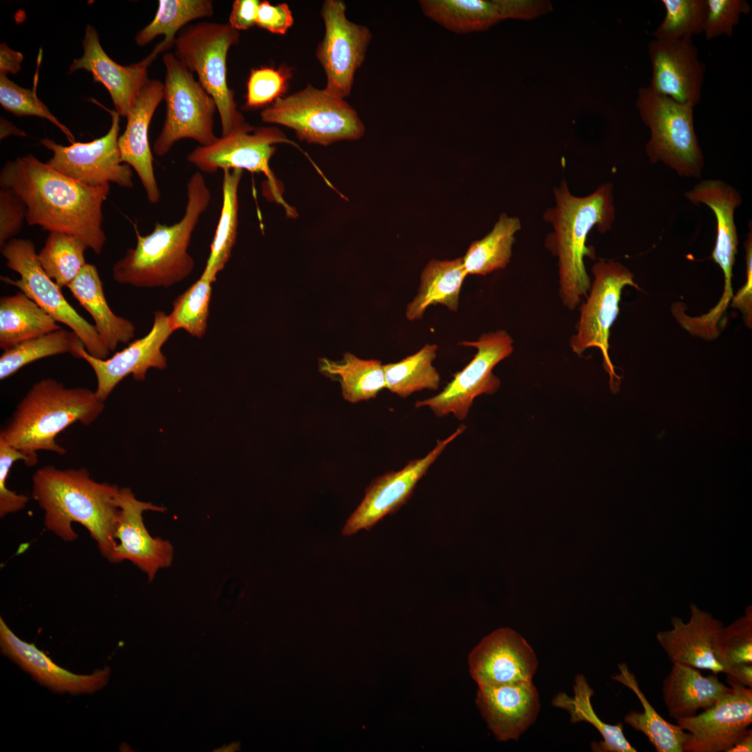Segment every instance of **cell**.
Masks as SVG:
<instances>
[{
	"label": "cell",
	"mask_w": 752,
	"mask_h": 752,
	"mask_svg": "<svg viewBox=\"0 0 752 752\" xmlns=\"http://www.w3.org/2000/svg\"><path fill=\"white\" fill-rule=\"evenodd\" d=\"M469 673L478 684L501 685L531 681L538 668L532 648L510 628H499L471 650Z\"/></svg>",
	"instance_id": "22"
},
{
	"label": "cell",
	"mask_w": 752,
	"mask_h": 752,
	"mask_svg": "<svg viewBox=\"0 0 752 752\" xmlns=\"http://www.w3.org/2000/svg\"><path fill=\"white\" fill-rule=\"evenodd\" d=\"M726 674L728 678L745 687L752 688V663L732 666Z\"/></svg>",
	"instance_id": "53"
},
{
	"label": "cell",
	"mask_w": 752,
	"mask_h": 752,
	"mask_svg": "<svg viewBox=\"0 0 752 752\" xmlns=\"http://www.w3.org/2000/svg\"><path fill=\"white\" fill-rule=\"evenodd\" d=\"M465 429L464 425H460L447 438L438 439L434 448L423 457L411 460L402 469L386 473L373 480L363 499L346 521L343 535L349 536L361 529L370 530L383 517L399 510L447 445Z\"/></svg>",
	"instance_id": "17"
},
{
	"label": "cell",
	"mask_w": 752,
	"mask_h": 752,
	"mask_svg": "<svg viewBox=\"0 0 752 752\" xmlns=\"http://www.w3.org/2000/svg\"><path fill=\"white\" fill-rule=\"evenodd\" d=\"M423 13L460 34L484 31L508 18L531 19L551 9L549 2L529 0H421Z\"/></svg>",
	"instance_id": "23"
},
{
	"label": "cell",
	"mask_w": 752,
	"mask_h": 752,
	"mask_svg": "<svg viewBox=\"0 0 752 752\" xmlns=\"http://www.w3.org/2000/svg\"><path fill=\"white\" fill-rule=\"evenodd\" d=\"M0 186L18 196L30 226L75 236L100 254L106 242L102 206L110 185L93 187L54 169L31 154L7 162Z\"/></svg>",
	"instance_id": "1"
},
{
	"label": "cell",
	"mask_w": 752,
	"mask_h": 752,
	"mask_svg": "<svg viewBox=\"0 0 752 752\" xmlns=\"http://www.w3.org/2000/svg\"><path fill=\"white\" fill-rule=\"evenodd\" d=\"M82 343L72 330L60 329L29 339L3 351L0 357V379L4 380L27 364L63 353L74 354Z\"/></svg>",
	"instance_id": "40"
},
{
	"label": "cell",
	"mask_w": 752,
	"mask_h": 752,
	"mask_svg": "<svg viewBox=\"0 0 752 752\" xmlns=\"http://www.w3.org/2000/svg\"><path fill=\"white\" fill-rule=\"evenodd\" d=\"M467 275L462 257L451 260H431L421 273L417 294L407 306L406 318L409 321L420 320L429 306L436 304L457 312L460 293Z\"/></svg>",
	"instance_id": "31"
},
{
	"label": "cell",
	"mask_w": 752,
	"mask_h": 752,
	"mask_svg": "<svg viewBox=\"0 0 752 752\" xmlns=\"http://www.w3.org/2000/svg\"><path fill=\"white\" fill-rule=\"evenodd\" d=\"M345 11L342 1L323 3L321 15L325 33L316 51L327 78L324 90L342 99L350 94L355 73L365 59L372 38L369 29L350 22Z\"/></svg>",
	"instance_id": "15"
},
{
	"label": "cell",
	"mask_w": 752,
	"mask_h": 752,
	"mask_svg": "<svg viewBox=\"0 0 752 752\" xmlns=\"http://www.w3.org/2000/svg\"><path fill=\"white\" fill-rule=\"evenodd\" d=\"M620 673L611 678L630 689L637 696L643 712L631 711L624 718L625 722L636 730L643 733L657 752H684L689 733L680 726L663 719L649 703L639 687L635 675L626 664L618 665Z\"/></svg>",
	"instance_id": "33"
},
{
	"label": "cell",
	"mask_w": 752,
	"mask_h": 752,
	"mask_svg": "<svg viewBox=\"0 0 752 752\" xmlns=\"http://www.w3.org/2000/svg\"><path fill=\"white\" fill-rule=\"evenodd\" d=\"M460 345L477 350L471 361L436 395L417 400L416 408L428 407L438 417L453 414L464 421L473 400L482 394H493L501 381L492 372L494 367L513 352V340L505 330L482 334L475 341H463Z\"/></svg>",
	"instance_id": "12"
},
{
	"label": "cell",
	"mask_w": 752,
	"mask_h": 752,
	"mask_svg": "<svg viewBox=\"0 0 752 752\" xmlns=\"http://www.w3.org/2000/svg\"><path fill=\"white\" fill-rule=\"evenodd\" d=\"M260 117L265 123L293 130L301 140L323 146L357 140L365 132L358 113L345 99L311 85L278 98L261 111Z\"/></svg>",
	"instance_id": "8"
},
{
	"label": "cell",
	"mask_w": 752,
	"mask_h": 752,
	"mask_svg": "<svg viewBox=\"0 0 752 752\" xmlns=\"http://www.w3.org/2000/svg\"><path fill=\"white\" fill-rule=\"evenodd\" d=\"M119 508L114 538L116 545L112 563L130 561L152 581L158 570L171 565L173 556L171 544L152 537L143 523L147 510L163 512V507L136 498L129 488H120L116 496Z\"/></svg>",
	"instance_id": "20"
},
{
	"label": "cell",
	"mask_w": 752,
	"mask_h": 752,
	"mask_svg": "<svg viewBox=\"0 0 752 752\" xmlns=\"http://www.w3.org/2000/svg\"><path fill=\"white\" fill-rule=\"evenodd\" d=\"M1 252L7 267L19 275L17 279L1 276V281L19 288L56 322L68 327L91 355L100 359L109 358L110 351L94 324L77 313L64 297L61 288L42 269L31 240L13 238L1 247Z\"/></svg>",
	"instance_id": "10"
},
{
	"label": "cell",
	"mask_w": 752,
	"mask_h": 752,
	"mask_svg": "<svg viewBox=\"0 0 752 752\" xmlns=\"http://www.w3.org/2000/svg\"><path fill=\"white\" fill-rule=\"evenodd\" d=\"M0 104L5 110L16 116H34L45 118L55 125L72 143L75 142L70 130L62 124L42 102L33 90L24 88L0 75Z\"/></svg>",
	"instance_id": "44"
},
{
	"label": "cell",
	"mask_w": 752,
	"mask_h": 752,
	"mask_svg": "<svg viewBox=\"0 0 752 752\" xmlns=\"http://www.w3.org/2000/svg\"><path fill=\"white\" fill-rule=\"evenodd\" d=\"M26 207L22 200L8 189L0 190V246L14 238L26 219Z\"/></svg>",
	"instance_id": "48"
},
{
	"label": "cell",
	"mask_w": 752,
	"mask_h": 752,
	"mask_svg": "<svg viewBox=\"0 0 752 752\" xmlns=\"http://www.w3.org/2000/svg\"><path fill=\"white\" fill-rule=\"evenodd\" d=\"M437 350L435 344H425L398 362L384 364L385 389L402 398L425 389L437 390L441 377L432 365Z\"/></svg>",
	"instance_id": "38"
},
{
	"label": "cell",
	"mask_w": 752,
	"mask_h": 752,
	"mask_svg": "<svg viewBox=\"0 0 752 752\" xmlns=\"http://www.w3.org/2000/svg\"><path fill=\"white\" fill-rule=\"evenodd\" d=\"M291 77L290 70L284 65L252 69L246 84L245 107L256 109L272 104L286 92Z\"/></svg>",
	"instance_id": "45"
},
{
	"label": "cell",
	"mask_w": 752,
	"mask_h": 752,
	"mask_svg": "<svg viewBox=\"0 0 752 752\" xmlns=\"http://www.w3.org/2000/svg\"><path fill=\"white\" fill-rule=\"evenodd\" d=\"M691 616L687 622L673 617V628L659 632L656 638L672 664H682L713 673L726 672L720 636L723 625L713 616L690 604Z\"/></svg>",
	"instance_id": "25"
},
{
	"label": "cell",
	"mask_w": 752,
	"mask_h": 752,
	"mask_svg": "<svg viewBox=\"0 0 752 752\" xmlns=\"http://www.w3.org/2000/svg\"><path fill=\"white\" fill-rule=\"evenodd\" d=\"M258 0H235L232 4L228 24L235 30H247L256 24Z\"/></svg>",
	"instance_id": "51"
},
{
	"label": "cell",
	"mask_w": 752,
	"mask_h": 752,
	"mask_svg": "<svg viewBox=\"0 0 752 752\" xmlns=\"http://www.w3.org/2000/svg\"><path fill=\"white\" fill-rule=\"evenodd\" d=\"M752 751V730L748 729L746 733L727 752Z\"/></svg>",
	"instance_id": "54"
},
{
	"label": "cell",
	"mask_w": 752,
	"mask_h": 752,
	"mask_svg": "<svg viewBox=\"0 0 752 752\" xmlns=\"http://www.w3.org/2000/svg\"><path fill=\"white\" fill-rule=\"evenodd\" d=\"M383 366L379 360L362 359L350 352L340 361H319L320 372L338 380L343 398L351 403L374 398L385 389Z\"/></svg>",
	"instance_id": "34"
},
{
	"label": "cell",
	"mask_w": 752,
	"mask_h": 752,
	"mask_svg": "<svg viewBox=\"0 0 752 752\" xmlns=\"http://www.w3.org/2000/svg\"><path fill=\"white\" fill-rule=\"evenodd\" d=\"M163 99L164 84L148 79L126 117L124 132L118 138L122 162L136 171L152 204L159 201L160 191L154 173L148 130L154 113Z\"/></svg>",
	"instance_id": "27"
},
{
	"label": "cell",
	"mask_w": 752,
	"mask_h": 752,
	"mask_svg": "<svg viewBox=\"0 0 752 752\" xmlns=\"http://www.w3.org/2000/svg\"><path fill=\"white\" fill-rule=\"evenodd\" d=\"M173 332L168 315L158 311L154 313L150 331L112 357L106 359L95 358L86 352L83 343L76 347L73 357L84 359L91 367L97 380L95 394L105 402L117 384L127 375H132L134 379L142 381L150 368H166V358L162 347Z\"/></svg>",
	"instance_id": "18"
},
{
	"label": "cell",
	"mask_w": 752,
	"mask_h": 752,
	"mask_svg": "<svg viewBox=\"0 0 752 752\" xmlns=\"http://www.w3.org/2000/svg\"><path fill=\"white\" fill-rule=\"evenodd\" d=\"M636 104L650 132L645 146L650 162L661 163L680 177L699 179L705 159L694 128V107L657 94L648 86L639 88Z\"/></svg>",
	"instance_id": "7"
},
{
	"label": "cell",
	"mask_w": 752,
	"mask_h": 752,
	"mask_svg": "<svg viewBox=\"0 0 752 752\" xmlns=\"http://www.w3.org/2000/svg\"><path fill=\"white\" fill-rule=\"evenodd\" d=\"M591 271L593 281L586 301L580 307L577 332L570 338V346L578 356L588 348H598L604 368L609 375L611 389L616 392L620 378L609 354L610 329L619 313L623 288L627 285L639 288L632 272L618 261L599 260Z\"/></svg>",
	"instance_id": "11"
},
{
	"label": "cell",
	"mask_w": 752,
	"mask_h": 752,
	"mask_svg": "<svg viewBox=\"0 0 752 752\" xmlns=\"http://www.w3.org/2000/svg\"><path fill=\"white\" fill-rule=\"evenodd\" d=\"M87 249L75 236L52 231L37 258L47 275L62 288L68 287L86 265L84 252Z\"/></svg>",
	"instance_id": "41"
},
{
	"label": "cell",
	"mask_w": 752,
	"mask_h": 752,
	"mask_svg": "<svg viewBox=\"0 0 752 752\" xmlns=\"http://www.w3.org/2000/svg\"><path fill=\"white\" fill-rule=\"evenodd\" d=\"M295 143L275 127H249L221 136L212 144L199 146L191 152L187 161L200 171L213 173L219 169H240L262 173L268 180L274 199L281 204L289 215L294 210L285 202L282 191L269 168L276 151L275 144Z\"/></svg>",
	"instance_id": "13"
},
{
	"label": "cell",
	"mask_w": 752,
	"mask_h": 752,
	"mask_svg": "<svg viewBox=\"0 0 752 752\" xmlns=\"http://www.w3.org/2000/svg\"><path fill=\"white\" fill-rule=\"evenodd\" d=\"M111 125L104 136L90 142H74L70 146L58 144L47 137L40 143L53 152L47 162L56 171L86 185L97 187L110 182L123 188H132L131 166L123 163L118 148L120 116L114 110Z\"/></svg>",
	"instance_id": "14"
},
{
	"label": "cell",
	"mask_w": 752,
	"mask_h": 752,
	"mask_svg": "<svg viewBox=\"0 0 752 752\" xmlns=\"http://www.w3.org/2000/svg\"><path fill=\"white\" fill-rule=\"evenodd\" d=\"M68 288L91 315L97 333L110 352L115 351L119 343H127L134 337L133 323L116 315L109 306L95 265L86 263Z\"/></svg>",
	"instance_id": "30"
},
{
	"label": "cell",
	"mask_w": 752,
	"mask_h": 752,
	"mask_svg": "<svg viewBox=\"0 0 752 752\" xmlns=\"http://www.w3.org/2000/svg\"><path fill=\"white\" fill-rule=\"evenodd\" d=\"M716 674L705 676L697 668L673 664L663 681V700L669 715L675 719L696 715L699 709L706 710L730 692Z\"/></svg>",
	"instance_id": "29"
},
{
	"label": "cell",
	"mask_w": 752,
	"mask_h": 752,
	"mask_svg": "<svg viewBox=\"0 0 752 752\" xmlns=\"http://www.w3.org/2000/svg\"><path fill=\"white\" fill-rule=\"evenodd\" d=\"M223 202L210 255L202 276L212 283L228 263L235 244L238 227V187L243 171H223Z\"/></svg>",
	"instance_id": "36"
},
{
	"label": "cell",
	"mask_w": 752,
	"mask_h": 752,
	"mask_svg": "<svg viewBox=\"0 0 752 752\" xmlns=\"http://www.w3.org/2000/svg\"><path fill=\"white\" fill-rule=\"evenodd\" d=\"M684 196L694 205L703 204L709 207L716 218V242L712 258L722 270L724 287L720 300L711 308V312L720 318L733 297L732 278L738 246L735 212L742 204V196L730 185L715 179L701 180L685 192Z\"/></svg>",
	"instance_id": "24"
},
{
	"label": "cell",
	"mask_w": 752,
	"mask_h": 752,
	"mask_svg": "<svg viewBox=\"0 0 752 752\" xmlns=\"http://www.w3.org/2000/svg\"><path fill=\"white\" fill-rule=\"evenodd\" d=\"M720 647L726 672L734 665L752 663V607L727 627H723Z\"/></svg>",
	"instance_id": "46"
},
{
	"label": "cell",
	"mask_w": 752,
	"mask_h": 752,
	"mask_svg": "<svg viewBox=\"0 0 752 752\" xmlns=\"http://www.w3.org/2000/svg\"><path fill=\"white\" fill-rule=\"evenodd\" d=\"M10 134H14L19 136H26V133L17 128L10 122L7 121L4 118L1 119V139H3Z\"/></svg>",
	"instance_id": "55"
},
{
	"label": "cell",
	"mask_w": 752,
	"mask_h": 752,
	"mask_svg": "<svg viewBox=\"0 0 752 752\" xmlns=\"http://www.w3.org/2000/svg\"><path fill=\"white\" fill-rule=\"evenodd\" d=\"M166 69L164 100L166 117L153 150L157 156L168 153L178 141L191 139L207 146L218 137L214 133L217 104L201 84L172 52L163 56Z\"/></svg>",
	"instance_id": "9"
},
{
	"label": "cell",
	"mask_w": 752,
	"mask_h": 752,
	"mask_svg": "<svg viewBox=\"0 0 752 752\" xmlns=\"http://www.w3.org/2000/svg\"><path fill=\"white\" fill-rule=\"evenodd\" d=\"M555 206L546 210L543 218L553 231L546 246L558 258L559 296L566 308H576L588 295L590 279L584 258H593L594 250L586 246L588 233L596 227L601 233L610 230L616 219L613 185H601L586 196L573 195L565 180L554 188Z\"/></svg>",
	"instance_id": "3"
},
{
	"label": "cell",
	"mask_w": 752,
	"mask_h": 752,
	"mask_svg": "<svg viewBox=\"0 0 752 752\" xmlns=\"http://www.w3.org/2000/svg\"><path fill=\"white\" fill-rule=\"evenodd\" d=\"M212 283L209 279L200 278L180 295L173 303V311L168 315L173 331L184 329L192 336L201 338L207 326Z\"/></svg>",
	"instance_id": "42"
},
{
	"label": "cell",
	"mask_w": 752,
	"mask_h": 752,
	"mask_svg": "<svg viewBox=\"0 0 752 752\" xmlns=\"http://www.w3.org/2000/svg\"><path fill=\"white\" fill-rule=\"evenodd\" d=\"M731 690L698 715L677 719L687 731L684 752H727L752 723V689L727 677Z\"/></svg>",
	"instance_id": "16"
},
{
	"label": "cell",
	"mask_w": 752,
	"mask_h": 752,
	"mask_svg": "<svg viewBox=\"0 0 752 752\" xmlns=\"http://www.w3.org/2000/svg\"><path fill=\"white\" fill-rule=\"evenodd\" d=\"M0 645L2 653L36 681L54 691L70 694L94 693L105 687L110 669L105 666L91 674H77L55 664L33 643L20 639L0 618Z\"/></svg>",
	"instance_id": "26"
},
{
	"label": "cell",
	"mask_w": 752,
	"mask_h": 752,
	"mask_svg": "<svg viewBox=\"0 0 752 752\" xmlns=\"http://www.w3.org/2000/svg\"><path fill=\"white\" fill-rule=\"evenodd\" d=\"M187 201L183 217L168 226L157 222L153 230L140 234L134 226L136 244L113 266V279L120 284L139 288L169 287L187 278L194 260L188 253L191 235L207 210L210 191L201 172L194 173L187 185Z\"/></svg>",
	"instance_id": "4"
},
{
	"label": "cell",
	"mask_w": 752,
	"mask_h": 752,
	"mask_svg": "<svg viewBox=\"0 0 752 752\" xmlns=\"http://www.w3.org/2000/svg\"><path fill=\"white\" fill-rule=\"evenodd\" d=\"M60 329L58 322L24 292L0 298V347L3 351Z\"/></svg>",
	"instance_id": "32"
},
{
	"label": "cell",
	"mask_w": 752,
	"mask_h": 752,
	"mask_svg": "<svg viewBox=\"0 0 752 752\" xmlns=\"http://www.w3.org/2000/svg\"><path fill=\"white\" fill-rule=\"evenodd\" d=\"M521 226L517 217L501 214L492 230L473 242L462 257L467 274L485 276L506 268L512 254L515 234Z\"/></svg>",
	"instance_id": "35"
},
{
	"label": "cell",
	"mask_w": 752,
	"mask_h": 752,
	"mask_svg": "<svg viewBox=\"0 0 752 752\" xmlns=\"http://www.w3.org/2000/svg\"><path fill=\"white\" fill-rule=\"evenodd\" d=\"M104 402L88 388H68L54 379H42L18 403L0 439L24 454L28 467H33L40 451L65 454L56 436L77 422L93 423L102 413Z\"/></svg>",
	"instance_id": "5"
},
{
	"label": "cell",
	"mask_w": 752,
	"mask_h": 752,
	"mask_svg": "<svg viewBox=\"0 0 752 752\" xmlns=\"http://www.w3.org/2000/svg\"><path fill=\"white\" fill-rule=\"evenodd\" d=\"M83 55L75 59L70 70H85L92 73L93 80L102 84L109 91L115 111L127 117L141 90L148 79V68L157 56L171 47L163 40L151 53L141 61L121 65L113 61L102 47L97 31L91 25L86 26L82 41Z\"/></svg>",
	"instance_id": "21"
},
{
	"label": "cell",
	"mask_w": 752,
	"mask_h": 752,
	"mask_svg": "<svg viewBox=\"0 0 752 752\" xmlns=\"http://www.w3.org/2000/svg\"><path fill=\"white\" fill-rule=\"evenodd\" d=\"M476 704L499 741L517 739L536 719L540 709L531 681L478 686Z\"/></svg>",
	"instance_id": "28"
},
{
	"label": "cell",
	"mask_w": 752,
	"mask_h": 752,
	"mask_svg": "<svg viewBox=\"0 0 752 752\" xmlns=\"http://www.w3.org/2000/svg\"><path fill=\"white\" fill-rule=\"evenodd\" d=\"M750 11L751 6L744 0H706L703 33L709 40L731 36L741 17Z\"/></svg>",
	"instance_id": "47"
},
{
	"label": "cell",
	"mask_w": 752,
	"mask_h": 752,
	"mask_svg": "<svg viewBox=\"0 0 752 752\" xmlns=\"http://www.w3.org/2000/svg\"><path fill=\"white\" fill-rule=\"evenodd\" d=\"M294 18L287 3L272 5L267 1L260 2L256 25L272 33L284 35L292 26Z\"/></svg>",
	"instance_id": "49"
},
{
	"label": "cell",
	"mask_w": 752,
	"mask_h": 752,
	"mask_svg": "<svg viewBox=\"0 0 752 752\" xmlns=\"http://www.w3.org/2000/svg\"><path fill=\"white\" fill-rule=\"evenodd\" d=\"M746 279V283L732 298V306L738 308L742 313L744 322L748 327L752 324V235L751 230L748 233L745 242Z\"/></svg>",
	"instance_id": "50"
},
{
	"label": "cell",
	"mask_w": 752,
	"mask_h": 752,
	"mask_svg": "<svg viewBox=\"0 0 752 752\" xmlns=\"http://www.w3.org/2000/svg\"><path fill=\"white\" fill-rule=\"evenodd\" d=\"M574 696L569 697L559 693L553 699L554 706L567 710L572 723L586 721L592 724L601 734L603 741L592 744L593 751L605 752H636L623 734L621 723L610 725L602 721L595 714L590 699L594 694L583 675H578L574 684Z\"/></svg>",
	"instance_id": "37"
},
{
	"label": "cell",
	"mask_w": 752,
	"mask_h": 752,
	"mask_svg": "<svg viewBox=\"0 0 752 752\" xmlns=\"http://www.w3.org/2000/svg\"><path fill=\"white\" fill-rule=\"evenodd\" d=\"M213 13L210 0H160L154 19L137 33L136 43L144 46L163 35V40L173 47L178 33L190 22L210 17Z\"/></svg>",
	"instance_id": "39"
},
{
	"label": "cell",
	"mask_w": 752,
	"mask_h": 752,
	"mask_svg": "<svg viewBox=\"0 0 752 752\" xmlns=\"http://www.w3.org/2000/svg\"><path fill=\"white\" fill-rule=\"evenodd\" d=\"M648 53L652 67L648 86L678 103L693 107L698 104L706 70L692 38L653 39Z\"/></svg>",
	"instance_id": "19"
},
{
	"label": "cell",
	"mask_w": 752,
	"mask_h": 752,
	"mask_svg": "<svg viewBox=\"0 0 752 752\" xmlns=\"http://www.w3.org/2000/svg\"><path fill=\"white\" fill-rule=\"evenodd\" d=\"M33 498L45 512L46 528L66 542L77 538L72 525L84 526L101 554L111 561L116 541L120 487L93 479L84 468L38 469L33 476Z\"/></svg>",
	"instance_id": "2"
},
{
	"label": "cell",
	"mask_w": 752,
	"mask_h": 752,
	"mask_svg": "<svg viewBox=\"0 0 752 752\" xmlns=\"http://www.w3.org/2000/svg\"><path fill=\"white\" fill-rule=\"evenodd\" d=\"M239 40V31L228 23L202 22L183 28L174 45L175 57L197 75L198 81L214 98L222 136L251 126L238 111L227 80L228 52Z\"/></svg>",
	"instance_id": "6"
},
{
	"label": "cell",
	"mask_w": 752,
	"mask_h": 752,
	"mask_svg": "<svg viewBox=\"0 0 752 752\" xmlns=\"http://www.w3.org/2000/svg\"><path fill=\"white\" fill-rule=\"evenodd\" d=\"M23 55L11 49L5 42L0 45V75L16 74L21 68Z\"/></svg>",
	"instance_id": "52"
},
{
	"label": "cell",
	"mask_w": 752,
	"mask_h": 752,
	"mask_svg": "<svg viewBox=\"0 0 752 752\" xmlns=\"http://www.w3.org/2000/svg\"><path fill=\"white\" fill-rule=\"evenodd\" d=\"M665 15L652 35L657 40L692 38L703 33L706 0H662Z\"/></svg>",
	"instance_id": "43"
}]
</instances>
